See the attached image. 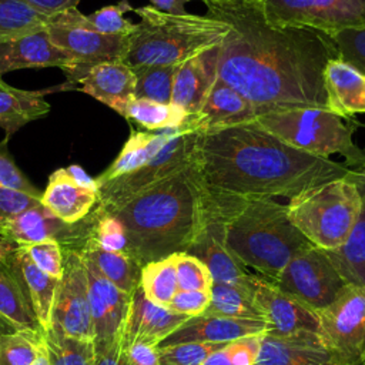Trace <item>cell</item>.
I'll return each mask as SVG.
<instances>
[{
    "label": "cell",
    "mask_w": 365,
    "mask_h": 365,
    "mask_svg": "<svg viewBox=\"0 0 365 365\" xmlns=\"http://www.w3.org/2000/svg\"><path fill=\"white\" fill-rule=\"evenodd\" d=\"M207 14L228 24L220 44L218 78L258 110L327 108L324 70L339 53L327 34L269 23L261 0H205Z\"/></svg>",
    "instance_id": "obj_1"
},
{
    "label": "cell",
    "mask_w": 365,
    "mask_h": 365,
    "mask_svg": "<svg viewBox=\"0 0 365 365\" xmlns=\"http://www.w3.org/2000/svg\"><path fill=\"white\" fill-rule=\"evenodd\" d=\"M192 164L208 195L240 200H291L349 173L345 164L287 145L257 121L200 131Z\"/></svg>",
    "instance_id": "obj_2"
},
{
    "label": "cell",
    "mask_w": 365,
    "mask_h": 365,
    "mask_svg": "<svg viewBox=\"0 0 365 365\" xmlns=\"http://www.w3.org/2000/svg\"><path fill=\"white\" fill-rule=\"evenodd\" d=\"M125 230V252L141 267L187 252L207 221V197L194 164L111 212Z\"/></svg>",
    "instance_id": "obj_3"
},
{
    "label": "cell",
    "mask_w": 365,
    "mask_h": 365,
    "mask_svg": "<svg viewBox=\"0 0 365 365\" xmlns=\"http://www.w3.org/2000/svg\"><path fill=\"white\" fill-rule=\"evenodd\" d=\"M208 200L224 220V240L232 255L269 281L295 255L312 245L291 222L287 205L274 198L208 195Z\"/></svg>",
    "instance_id": "obj_4"
},
{
    "label": "cell",
    "mask_w": 365,
    "mask_h": 365,
    "mask_svg": "<svg viewBox=\"0 0 365 365\" xmlns=\"http://www.w3.org/2000/svg\"><path fill=\"white\" fill-rule=\"evenodd\" d=\"M133 11L140 23L130 36L124 61L130 67L181 64L220 46L230 31L225 21L208 14H170L153 6H140Z\"/></svg>",
    "instance_id": "obj_5"
},
{
    "label": "cell",
    "mask_w": 365,
    "mask_h": 365,
    "mask_svg": "<svg viewBox=\"0 0 365 365\" xmlns=\"http://www.w3.org/2000/svg\"><path fill=\"white\" fill-rule=\"evenodd\" d=\"M362 204L358 188L345 175L301 191L288 201L287 211L314 247L334 251L348 240Z\"/></svg>",
    "instance_id": "obj_6"
},
{
    "label": "cell",
    "mask_w": 365,
    "mask_h": 365,
    "mask_svg": "<svg viewBox=\"0 0 365 365\" xmlns=\"http://www.w3.org/2000/svg\"><path fill=\"white\" fill-rule=\"evenodd\" d=\"M345 118L328 108L299 107L261 114L257 123L287 145L302 153L329 158L339 154L349 170L365 160V153L354 143V130Z\"/></svg>",
    "instance_id": "obj_7"
},
{
    "label": "cell",
    "mask_w": 365,
    "mask_h": 365,
    "mask_svg": "<svg viewBox=\"0 0 365 365\" xmlns=\"http://www.w3.org/2000/svg\"><path fill=\"white\" fill-rule=\"evenodd\" d=\"M46 30L51 41L74 60L73 70L66 74L67 84L78 83L97 64L125 61L130 50V37L97 31L77 7L50 16Z\"/></svg>",
    "instance_id": "obj_8"
},
{
    "label": "cell",
    "mask_w": 365,
    "mask_h": 365,
    "mask_svg": "<svg viewBox=\"0 0 365 365\" xmlns=\"http://www.w3.org/2000/svg\"><path fill=\"white\" fill-rule=\"evenodd\" d=\"M198 133L195 115L191 114L188 127L173 137L145 165L100 185L96 210L111 214L137 194L191 165Z\"/></svg>",
    "instance_id": "obj_9"
},
{
    "label": "cell",
    "mask_w": 365,
    "mask_h": 365,
    "mask_svg": "<svg viewBox=\"0 0 365 365\" xmlns=\"http://www.w3.org/2000/svg\"><path fill=\"white\" fill-rule=\"evenodd\" d=\"M271 282L315 312L331 305L349 285L328 252L314 245L295 255Z\"/></svg>",
    "instance_id": "obj_10"
},
{
    "label": "cell",
    "mask_w": 365,
    "mask_h": 365,
    "mask_svg": "<svg viewBox=\"0 0 365 365\" xmlns=\"http://www.w3.org/2000/svg\"><path fill=\"white\" fill-rule=\"evenodd\" d=\"M267 20L281 27H302L329 37L365 27V0H261Z\"/></svg>",
    "instance_id": "obj_11"
},
{
    "label": "cell",
    "mask_w": 365,
    "mask_h": 365,
    "mask_svg": "<svg viewBox=\"0 0 365 365\" xmlns=\"http://www.w3.org/2000/svg\"><path fill=\"white\" fill-rule=\"evenodd\" d=\"M324 345L346 365L365 361V289L348 285L327 308L317 312Z\"/></svg>",
    "instance_id": "obj_12"
},
{
    "label": "cell",
    "mask_w": 365,
    "mask_h": 365,
    "mask_svg": "<svg viewBox=\"0 0 365 365\" xmlns=\"http://www.w3.org/2000/svg\"><path fill=\"white\" fill-rule=\"evenodd\" d=\"M50 329L71 338L94 341L88 277L80 250L64 251V269L56 291Z\"/></svg>",
    "instance_id": "obj_13"
},
{
    "label": "cell",
    "mask_w": 365,
    "mask_h": 365,
    "mask_svg": "<svg viewBox=\"0 0 365 365\" xmlns=\"http://www.w3.org/2000/svg\"><path fill=\"white\" fill-rule=\"evenodd\" d=\"M250 285L252 298L267 324L265 334L275 336L319 335V321L315 311L258 274L251 275Z\"/></svg>",
    "instance_id": "obj_14"
},
{
    "label": "cell",
    "mask_w": 365,
    "mask_h": 365,
    "mask_svg": "<svg viewBox=\"0 0 365 365\" xmlns=\"http://www.w3.org/2000/svg\"><path fill=\"white\" fill-rule=\"evenodd\" d=\"M187 252L207 265L214 282L250 288L252 274L228 250L224 240V220L218 214L207 210V221Z\"/></svg>",
    "instance_id": "obj_15"
},
{
    "label": "cell",
    "mask_w": 365,
    "mask_h": 365,
    "mask_svg": "<svg viewBox=\"0 0 365 365\" xmlns=\"http://www.w3.org/2000/svg\"><path fill=\"white\" fill-rule=\"evenodd\" d=\"M58 67L68 74L73 57L57 47L46 29L0 43V76L20 68Z\"/></svg>",
    "instance_id": "obj_16"
},
{
    "label": "cell",
    "mask_w": 365,
    "mask_h": 365,
    "mask_svg": "<svg viewBox=\"0 0 365 365\" xmlns=\"http://www.w3.org/2000/svg\"><path fill=\"white\" fill-rule=\"evenodd\" d=\"M190 317L175 314L165 307H160L145 298L141 288L137 287L131 295L127 317L121 329V348L145 342L157 345L174 332Z\"/></svg>",
    "instance_id": "obj_17"
},
{
    "label": "cell",
    "mask_w": 365,
    "mask_h": 365,
    "mask_svg": "<svg viewBox=\"0 0 365 365\" xmlns=\"http://www.w3.org/2000/svg\"><path fill=\"white\" fill-rule=\"evenodd\" d=\"M267 324L255 319H238L221 315L202 314L190 317L174 332L158 344V348L182 342H212L228 344L235 339L264 334Z\"/></svg>",
    "instance_id": "obj_18"
},
{
    "label": "cell",
    "mask_w": 365,
    "mask_h": 365,
    "mask_svg": "<svg viewBox=\"0 0 365 365\" xmlns=\"http://www.w3.org/2000/svg\"><path fill=\"white\" fill-rule=\"evenodd\" d=\"M220 46L208 48L178 64L174 74L171 103L188 114H198L218 77Z\"/></svg>",
    "instance_id": "obj_19"
},
{
    "label": "cell",
    "mask_w": 365,
    "mask_h": 365,
    "mask_svg": "<svg viewBox=\"0 0 365 365\" xmlns=\"http://www.w3.org/2000/svg\"><path fill=\"white\" fill-rule=\"evenodd\" d=\"M255 365H346L319 335L275 336L264 334Z\"/></svg>",
    "instance_id": "obj_20"
},
{
    "label": "cell",
    "mask_w": 365,
    "mask_h": 365,
    "mask_svg": "<svg viewBox=\"0 0 365 365\" xmlns=\"http://www.w3.org/2000/svg\"><path fill=\"white\" fill-rule=\"evenodd\" d=\"M78 83L80 91L127 117L128 107L135 98V74L128 64L124 61L97 64Z\"/></svg>",
    "instance_id": "obj_21"
},
{
    "label": "cell",
    "mask_w": 365,
    "mask_h": 365,
    "mask_svg": "<svg viewBox=\"0 0 365 365\" xmlns=\"http://www.w3.org/2000/svg\"><path fill=\"white\" fill-rule=\"evenodd\" d=\"M40 201L64 224L74 225L90 214L98 192L80 185L67 168H58L50 174Z\"/></svg>",
    "instance_id": "obj_22"
},
{
    "label": "cell",
    "mask_w": 365,
    "mask_h": 365,
    "mask_svg": "<svg viewBox=\"0 0 365 365\" xmlns=\"http://www.w3.org/2000/svg\"><path fill=\"white\" fill-rule=\"evenodd\" d=\"M324 87L327 93V108L349 118L365 113V73L342 60L328 61L324 70Z\"/></svg>",
    "instance_id": "obj_23"
},
{
    "label": "cell",
    "mask_w": 365,
    "mask_h": 365,
    "mask_svg": "<svg viewBox=\"0 0 365 365\" xmlns=\"http://www.w3.org/2000/svg\"><path fill=\"white\" fill-rule=\"evenodd\" d=\"M258 115L247 97L217 77L201 111L195 114V125L198 131H205L255 121Z\"/></svg>",
    "instance_id": "obj_24"
},
{
    "label": "cell",
    "mask_w": 365,
    "mask_h": 365,
    "mask_svg": "<svg viewBox=\"0 0 365 365\" xmlns=\"http://www.w3.org/2000/svg\"><path fill=\"white\" fill-rule=\"evenodd\" d=\"M188 118L178 128L131 133L115 160L96 178L97 185L100 187L145 165L173 137L188 127Z\"/></svg>",
    "instance_id": "obj_25"
},
{
    "label": "cell",
    "mask_w": 365,
    "mask_h": 365,
    "mask_svg": "<svg viewBox=\"0 0 365 365\" xmlns=\"http://www.w3.org/2000/svg\"><path fill=\"white\" fill-rule=\"evenodd\" d=\"M73 227L64 224L40 202L10 218L1 228L0 237L16 245H27L48 238L60 241L78 237Z\"/></svg>",
    "instance_id": "obj_26"
},
{
    "label": "cell",
    "mask_w": 365,
    "mask_h": 365,
    "mask_svg": "<svg viewBox=\"0 0 365 365\" xmlns=\"http://www.w3.org/2000/svg\"><path fill=\"white\" fill-rule=\"evenodd\" d=\"M0 315L17 328L41 329L13 250L0 262Z\"/></svg>",
    "instance_id": "obj_27"
},
{
    "label": "cell",
    "mask_w": 365,
    "mask_h": 365,
    "mask_svg": "<svg viewBox=\"0 0 365 365\" xmlns=\"http://www.w3.org/2000/svg\"><path fill=\"white\" fill-rule=\"evenodd\" d=\"M50 91L53 88L36 91L16 88L0 77V127L7 133V137L50 113L51 106L44 98Z\"/></svg>",
    "instance_id": "obj_28"
},
{
    "label": "cell",
    "mask_w": 365,
    "mask_h": 365,
    "mask_svg": "<svg viewBox=\"0 0 365 365\" xmlns=\"http://www.w3.org/2000/svg\"><path fill=\"white\" fill-rule=\"evenodd\" d=\"M13 255L20 268L23 279L26 282L38 325L43 329V332H46L51 328L53 305H54L58 279L43 272L31 261L27 251L21 245H17L13 250Z\"/></svg>",
    "instance_id": "obj_29"
},
{
    "label": "cell",
    "mask_w": 365,
    "mask_h": 365,
    "mask_svg": "<svg viewBox=\"0 0 365 365\" xmlns=\"http://www.w3.org/2000/svg\"><path fill=\"white\" fill-rule=\"evenodd\" d=\"M80 251L115 287L128 295L134 294L140 284L141 265L125 251H107L90 237L84 240Z\"/></svg>",
    "instance_id": "obj_30"
},
{
    "label": "cell",
    "mask_w": 365,
    "mask_h": 365,
    "mask_svg": "<svg viewBox=\"0 0 365 365\" xmlns=\"http://www.w3.org/2000/svg\"><path fill=\"white\" fill-rule=\"evenodd\" d=\"M327 252L349 285L365 289V202L348 240L339 248Z\"/></svg>",
    "instance_id": "obj_31"
},
{
    "label": "cell",
    "mask_w": 365,
    "mask_h": 365,
    "mask_svg": "<svg viewBox=\"0 0 365 365\" xmlns=\"http://www.w3.org/2000/svg\"><path fill=\"white\" fill-rule=\"evenodd\" d=\"M178 254L180 252L151 261L141 267L138 287L147 299L160 307L167 308L174 295L178 292Z\"/></svg>",
    "instance_id": "obj_32"
},
{
    "label": "cell",
    "mask_w": 365,
    "mask_h": 365,
    "mask_svg": "<svg viewBox=\"0 0 365 365\" xmlns=\"http://www.w3.org/2000/svg\"><path fill=\"white\" fill-rule=\"evenodd\" d=\"M205 314L238 319L264 321L252 298L251 285L250 288H244L237 285L214 282L211 288V301Z\"/></svg>",
    "instance_id": "obj_33"
},
{
    "label": "cell",
    "mask_w": 365,
    "mask_h": 365,
    "mask_svg": "<svg viewBox=\"0 0 365 365\" xmlns=\"http://www.w3.org/2000/svg\"><path fill=\"white\" fill-rule=\"evenodd\" d=\"M190 115L184 108L173 103L163 104L145 98H134L125 118L133 120L148 131H160L181 127Z\"/></svg>",
    "instance_id": "obj_34"
},
{
    "label": "cell",
    "mask_w": 365,
    "mask_h": 365,
    "mask_svg": "<svg viewBox=\"0 0 365 365\" xmlns=\"http://www.w3.org/2000/svg\"><path fill=\"white\" fill-rule=\"evenodd\" d=\"M48 16L24 0H0V43L46 29Z\"/></svg>",
    "instance_id": "obj_35"
},
{
    "label": "cell",
    "mask_w": 365,
    "mask_h": 365,
    "mask_svg": "<svg viewBox=\"0 0 365 365\" xmlns=\"http://www.w3.org/2000/svg\"><path fill=\"white\" fill-rule=\"evenodd\" d=\"M41 329L19 328L0 335V365H31L44 349Z\"/></svg>",
    "instance_id": "obj_36"
},
{
    "label": "cell",
    "mask_w": 365,
    "mask_h": 365,
    "mask_svg": "<svg viewBox=\"0 0 365 365\" xmlns=\"http://www.w3.org/2000/svg\"><path fill=\"white\" fill-rule=\"evenodd\" d=\"M50 365H94V341L71 338L48 329L44 332Z\"/></svg>",
    "instance_id": "obj_37"
},
{
    "label": "cell",
    "mask_w": 365,
    "mask_h": 365,
    "mask_svg": "<svg viewBox=\"0 0 365 365\" xmlns=\"http://www.w3.org/2000/svg\"><path fill=\"white\" fill-rule=\"evenodd\" d=\"M177 67L178 64L131 67L135 74V98L170 104Z\"/></svg>",
    "instance_id": "obj_38"
},
{
    "label": "cell",
    "mask_w": 365,
    "mask_h": 365,
    "mask_svg": "<svg viewBox=\"0 0 365 365\" xmlns=\"http://www.w3.org/2000/svg\"><path fill=\"white\" fill-rule=\"evenodd\" d=\"M133 9L134 7L127 0H121L117 4L104 6L97 11L86 16L93 27L103 34L130 37L135 31L137 23L128 21L123 16L127 11H133Z\"/></svg>",
    "instance_id": "obj_39"
},
{
    "label": "cell",
    "mask_w": 365,
    "mask_h": 365,
    "mask_svg": "<svg viewBox=\"0 0 365 365\" xmlns=\"http://www.w3.org/2000/svg\"><path fill=\"white\" fill-rule=\"evenodd\" d=\"M88 237L107 251H125L127 247L125 230L121 221L97 210H94V217L90 221Z\"/></svg>",
    "instance_id": "obj_40"
},
{
    "label": "cell",
    "mask_w": 365,
    "mask_h": 365,
    "mask_svg": "<svg viewBox=\"0 0 365 365\" xmlns=\"http://www.w3.org/2000/svg\"><path fill=\"white\" fill-rule=\"evenodd\" d=\"M225 344L182 342L158 348L160 365H202V362Z\"/></svg>",
    "instance_id": "obj_41"
},
{
    "label": "cell",
    "mask_w": 365,
    "mask_h": 365,
    "mask_svg": "<svg viewBox=\"0 0 365 365\" xmlns=\"http://www.w3.org/2000/svg\"><path fill=\"white\" fill-rule=\"evenodd\" d=\"M177 278L178 289L182 291H211L214 284L207 265L188 252L178 254Z\"/></svg>",
    "instance_id": "obj_42"
},
{
    "label": "cell",
    "mask_w": 365,
    "mask_h": 365,
    "mask_svg": "<svg viewBox=\"0 0 365 365\" xmlns=\"http://www.w3.org/2000/svg\"><path fill=\"white\" fill-rule=\"evenodd\" d=\"M21 247L43 272L56 279L61 278L64 269V252L58 240L48 238Z\"/></svg>",
    "instance_id": "obj_43"
},
{
    "label": "cell",
    "mask_w": 365,
    "mask_h": 365,
    "mask_svg": "<svg viewBox=\"0 0 365 365\" xmlns=\"http://www.w3.org/2000/svg\"><path fill=\"white\" fill-rule=\"evenodd\" d=\"M339 57L365 73V27L345 30L331 37Z\"/></svg>",
    "instance_id": "obj_44"
},
{
    "label": "cell",
    "mask_w": 365,
    "mask_h": 365,
    "mask_svg": "<svg viewBox=\"0 0 365 365\" xmlns=\"http://www.w3.org/2000/svg\"><path fill=\"white\" fill-rule=\"evenodd\" d=\"M0 185L41 198L40 191L31 184V181L21 173L10 157L7 151V138L0 143Z\"/></svg>",
    "instance_id": "obj_45"
},
{
    "label": "cell",
    "mask_w": 365,
    "mask_h": 365,
    "mask_svg": "<svg viewBox=\"0 0 365 365\" xmlns=\"http://www.w3.org/2000/svg\"><path fill=\"white\" fill-rule=\"evenodd\" d=\"M211 301V291H182L178 292L171 299L167 307L175 314L185 317H198L205 314Z\"/></svg>",
    "instance_id": "obj_46"
},
{
    "label": "cell",
    "mask_w": 365,
    "mask_h": 365,
    "mask_svg": "<svg viewBox=\"0 0 365 365\" xmlns=\"http://www.w3.org/2000/svg\"><path fill=\"white\" fill-rule=\"evenodd\" d=\"M40 202V198L0 185V231L10 218Z\"/></svg>",
    "instance_id": "obj_47"
},
{
    "label": "cell",
    "mask_w": 365,
    "mask_h": 365,
    "mask_svg": "<svg viewBox=\"0 0 365 365\" xmlns=\"http://www.w3.org/2000/svg\"><path fill=\"white\" fill-rule=\"evenodd\" d=\"M265 334V332H264ZM264 334L248 335L227 344L232 365H255Z\"/></svg>",
    "instance_id": "obj_48"
},
{
    "label": "cell",
    "mask_w": 365,
    "mask_h": 365,
    "mask_svg": "<svg viewBox=\"0 0 365 365\" xmlns=\"http://www.w3.org/2000/svg\"><path fill=\"white\" fill-rule=\"evenodd\" d=\"M130 365H160V351L157 345L135 342L123 348Z\"/></svg>",
    "instance_id": "obj_49"
},
{
    "label": "cell",
    "mask_w": 365,
    "mask_h": 365,
    "mask_svg": "<svg viewBox=\"0 0 365 365\" xmlns=\"http://www.w3.org/2000/svg\"><path fill=\"white\" fill-rule=\"evenodd\" d=\"M27 4H30L33 9L37 11L46 14V16H53L58 11L77 7L80 0H24Z\"/></svg>",
    "instance_id": "obj_50"
},
{
    "label": "cell",
    "mask_w": 365,
    "mask_h": 365,
    "mask_svg": "<svg viewBox=\"0 0 365 365\" xmlns=\"http://www.w3.org/2000/svg\"><path fill=\"white\" fill-rule=\"evenodd\" d=\"M94 365H130V362L125 358L121 345H117L103 354L96 355Z\"/></svg>",
    "instance_id": "obj_51"
},
{
    "label": "cell",
    "mask_w": 365,
    "mask_h": 365,
    "mask_svg": "<svg viewBox=\"0 0 365 365\" xmlns=\"http://www.w3.org/2000/svg\"><path fill=\"white\" fill-rule=\"evenodd\" d=\"M188 1L192 0H150L153 7L170 14H187L188 11L185 10L184 6Z\"/></svg>",
    "instance_id": "obj_52"
},
{
    "label": "cell",
    "mask_w": 365,
    "mask_h": 365,
    "mask_svg": "<svg viewBox=\"0 0 365 365\" xmlns=\"http://www.w3.org/2000/svg\"><path fill=\"white\" fill-rule=\"evenodd\" d=\"M346 178L355 184L362 201L365 202V160L356 167L351 168L349 173L346 174Z\"/></svg>",
    "instance_id": "obj_53"
},
{
    "label": "cell",
    "mask_w": 365,
    "mask_h": 365,
    "mask_svg": "<svg viewBox=\"0 0 365 365\" xmlns=\"http://www.w3.org/2000/svg\"><path fill=\"white\" fill-rule=\"evenodd\" d=\"M67 170H68V173L73 175V178H74L80 185L87 187V188H91V190H94V191L98 192V185H97L96 178L90 177L80 165L71 164L70 167H67Z\"/></svg>",
    "instance_id": "obj_54"
},
{
    "label": "cell",
    "mask_w": 365,
    "mask_h": 365,
    "mask_svg": "<svg viewBox=\"0 0 365 365\" xmlns=\"http://www.w3.org/2000/svg\"><path fill=\"white\" fill-rule=\"evenodd\" d=\"M202 365H232L231 358H230V352L227 349V344L224 346H221L220 349H217L215 352H212L202 362Z\"/></svg>",
    "instance_id": "obj_55"
},
{
    "label": "cell",
    "mask_w": 365,
    "mask_h": 365,
    "mask_svg": "<svg viewBox=\"0 0 365 365\" xmlns=\"http://www.w3.org/2000/svg\"><path fill=\"white\" fill-rule=\"evenodd\" d=\"M16 329H19V328L14 324H11L9 319H6L3 315H0V335L14 332Z\"/></svg>",
    "instance_id": "obj_56"
},
{
    "label": "cell",
    "mask_w": 365,
    "mask_h": 365,
    "mask_svg": "<svg viewBox=\"0 0 365 365\" xmlns=\"http://www.w3.org/2000/svg\"><path fill=\"white\" fill-rule=\"evenodd\" d=\"M31 365H50V359H48V354H47V348L46 346H44V349L40 352V355L37 356V359Z\"/></svg>",
    "instance_id": "obj_57"
},
{
    "label": "cell",
    "mask_w": 365,
    "mask_h": 365,
    "mask_svg": "<svg viewBox=\"0 0 365 365\" xmlns=\"http://www.w3.org/2000/svg\"><path fill=\"white\" fill-rule=\"evenodd\" d=\"M7 254H9V250L0 242V262L3 261V258H4Z\"/></svg>",
    "instance_id": "obj_58"
},
{
    "label": "cell",
    "mask_w": 365,
    "mask_h": 365,
    "mask_svg": "<svg viewBox=\"0 0 365 365\" xmlns=\"http://www.w3.org/2000/svg\"><path fill=\"white\" fill-rule=\"evenodd\" d=\"M200 1H205V0H200Z\"/></svg>",
    "instance_id": "obj_59"
},
{
    "label": "cell",
    "mask_w": 365,
    "mask_h": 365,
    "mask_svg": "<svg viewBox=\"0 0 365 365\" xmlns=\"http://www.w3.org/2000/svg\"><path fill=\"white\" fill-rule=\"evenodd\" d=\"M364 365H365V361H364Z\"/></svg>",
    "instance_id": "obj_60"
}]
</instances>
